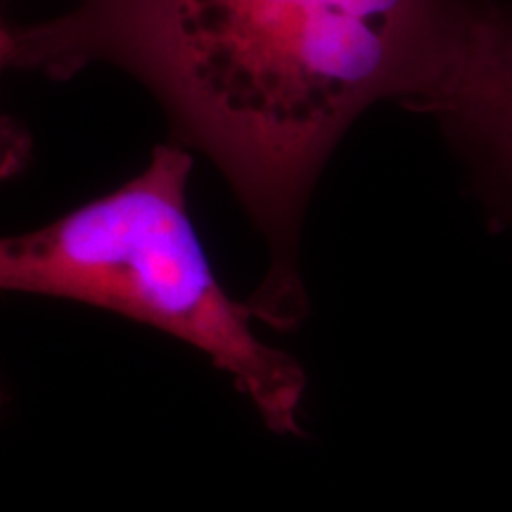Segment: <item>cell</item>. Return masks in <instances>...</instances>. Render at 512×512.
Here are the masks:
<instances>
[{"instance_id": "obj_1", "label": "cell", "mask_w": 512, "mask_h": 512, "mask_svg": "<svg viewBox=\"0 0 512 512\" xmlns=\"http://www.w3.org/2000/svg\"><path fill=\"white\" fill-rule=\"evenodd\" d=\"M467 0H79L15 27V67L69 79L98 62L136 76L200 150L268 245L245 306L268 328L304 323L299 235L320 171L380 100L422 110L463 31Z\"/></svg>"}, {"instance_id": "obj_2", "label": "cell", "mask_w": 512, "mask_h": 512, "mask_svg": "<svg viewBox=\"0 0 512 512\" xmlns=\"http://www.w3.org/2000/svg\"><path fill=\"white\" fill-rule=\"evenodd\" d=\"M192 152L152 150L138 176L46 226L0 235V290L69 299L181 339L233 380L268 430L302 437L306 370L261 342L216 278L188 211Z\"/></svg>"}, {"instance_id": "obj_3", "label": "cell", "mask_w": 512, "mask_h": 512, "mask_svg": "<svg viewBox=\"0 0 512 512\" xmlns=\"http://www.w3.org/2000/svg\"><path fill=\"white\" fill-rule=\"evenodd\" d=\"M420 112L441 121L486 190L512 211V3L467 0L451 64Z\"/></svg>"}, {"instance_id": "obj_4", "label": "cell", "mask_w": 512, "mask_h": 512, "mask_svg": "<svg viewBox=\"0 0 512 512\" xmlns=\"http://www.w3.org/2000/svg\"><path fill=\"white\" fill-rule=\"evenodd\" d=\"M15 27H10L0 15V76L5 69L15 67ZM34 157V138L29 128L10 114L0 112V183L10 181L27 169Z\"/></svg>"}, {"instance_id": "obj_5", "label": "cell", "mask_w": 512, "mask_h": 512, "mask_svg": "<svg viewBox=\"0 0 512 512\" xmlns=\"http://www.w3.org/2000/svg\"><path fill=\"white\" fill-rule=\"evenodd\" d=\"M5 403H8V394H5L3 384H0V411H3V408H5Z\"/></svg>"}]
</instances>
